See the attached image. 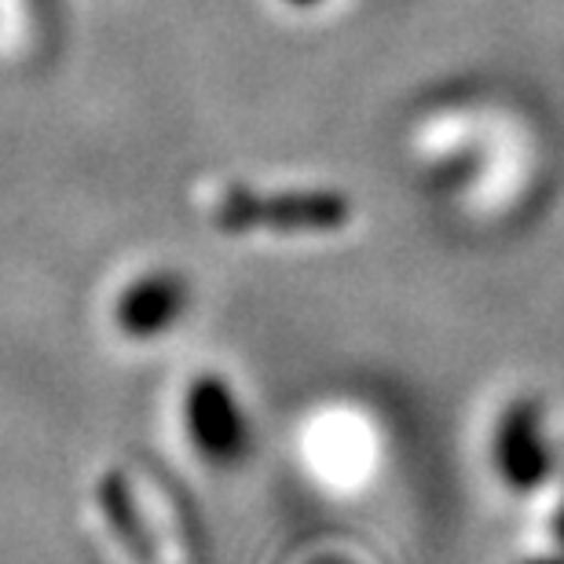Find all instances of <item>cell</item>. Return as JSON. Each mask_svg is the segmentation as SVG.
Segmentation results:
<instances>
[{"label":"cell","instance_id":"obj_5","mask_svg":"<svg viewBox=\"0 0 564 564\" xmlns=\"http://www.w3.org/2000/svg\"><path fill=\"white\" fill-rule=\"evenodd\" d=\"M99 506H104V517L110 524V532L121 546L129 550V557L137 564H158V550L151 543V532L143 524V513L137 499L129 491V480L121 477L118 469H110L104 480H99Z\"/></svg>","mask_w":564,"mask_h":564},{"label":"cell","instance_id":"obj_9","mask_svg":"<svg viewBox=\"0 0 564 564\" xmlns=\"http://www.w3.org/2000/svg\"><path fill=\"white\" fill-rule=\"evenodd\" d=\"M561 499H564V495H561Z\"/></svg>","mask_w":564,"mask_h":564},{"label":"cell","instance_id":"obj_3","mask_svg":"<svg viewBox=\"0 0 564 564\" xmlns=\"http://www.w3.org/2000/svg\"><path fill=\"white\" fill-rule=\"evenodd\" d=\"M495 469L510 491H539L550 480V447L543 436V408L517 400L495 429Z\"/></svg>","mask_w":564,"mask_h":564},{"label":"cell","instance_id":"obj_8","mask_svg":"<svg viewBox=\"0 0 564 564\" xmlns=\"http://www.w3.org/2000/svg\"><path fill=\"white\" fill-rule=\"evenodd\" d=\"M293 8H312V4H319V0H290Z\"/></svg>","mask_w":564,"mask_h":564},{"label":"cell","instance_id":"obj_4","mask_svg":"<svg viewBox=\"0 0 564 564\" xmlns=\"http://www.w3.org/2000/svg\"><path fill=\"white\" fill-rule=\"evenodd\" d=\"M191 290L176 272H147L121 290L115 304L118 330L137 341H154L184 319Z\"/></svg>","mask_w":564,"mask_h":564},{"label":"cell","instance_id":"obj_7","mask_svg":"<svg viewBox=\"0 0 564 564\" xmlns=\"http://www.w3.org/2000/svg\"><path fill=\"white\" fill-rule=\"evenodd\" d=\"M521 564H564V554H546V557H532V561H521Z\"/></svg>","mask_w":564,"mask_h":564},{"label":"cell","instance_id":"obj_2","mask_svg":"<svg viewBox=\"0 0 564 564\" xmlns=\"http://www.w3.org/2000/svg\"><path fill=\"white\" fill-rule=\"evenodd\" d=\"M187 436L195 451L213 466H235L250 451V422L239 397L220 375H198L184 400Z\"/></svg>","mask_w":564,"mask_h":564},{"label":"cell","instance_id":"obj_6","mask_svg":"<svg viewBox=\"0 0 564 564\" xmlns=\"http://www.w3.org/2000/svg\"><path fill=\"white\" fill-rule=\"evenodd\" d=\"M550 535H554L557 550L564 554V499H561V506L554 510V517H550Z\"/></svg>","mask_w":564,"mask_h":564},{"label":"cell","instance_id":"obj_1","mask_svg":"<svg viewBox=\"0 0 564 564\" xmlns=\"http://www.w3.org/2000/svg\"><path fill=\"white\" fill-rule=\"evenodd\" d=\"M220 231H341L352 220V202L341 191H250L231 187L213 213Z\"/></svg>","mask_w":564,"mask_h":564}]
</instances>
